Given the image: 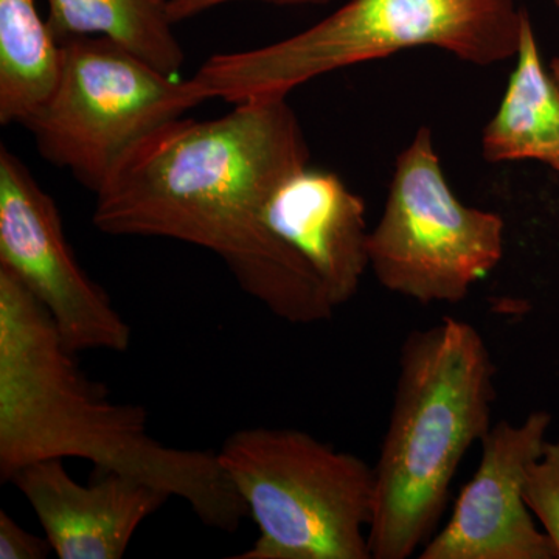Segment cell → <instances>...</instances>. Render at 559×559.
<instances>
[{"label": "cell", "instance_id": "1", "mask_svg": "<svg viewBox=\"0 0 559 559\" xmlns=\"http://www.w3.org/2000/svg\"><path fill=\"white\" fill-rule=\"evenodd\" d=\"M286 97L235 105L215 120L182 117L143 143L95 194L92 223L114 237L170 238L218 255L242 293L290 323L333 318L319 280L264 219L272 193L308 167Z\"/></svg>", "mask_w": 559, "mask_h": 559}, {"label": "cell", "instance_id": "2", "mask_svg": "<svg viewBox=\"0 0 559 559\" xmlns=\"http://www.w3.org/2000/svg\"><path fill=\"white\" fill-rule=\"evenodd\" d=\"M148 429L145 407L116 403L91 381L46 308L0 266V481L32 463L83 459L182 499L210 528L237 532L249 510L218 452L167 447Z\"/></svg>", "mask_w": 559, "mask_h": 559}, {"label": "cell", "instance_id": "3", "mask_svg": "<svg viewBox=\"0 0 559 559\" xmlns=\"http://www.w3.org/2000/svg\"><path fill=\"white\" fill-rule=\"evenodd\" d=\"M495 381L491 353L468 322L447 318L406 337L374 466L371 558L406 559L432 538L460 463L491 429Z\"/></svg>", "mask_w": 559, "mask_h": 559}, {"label": "cell", "instance_id": "4", "mask_svg": "<svg viewBox=\"0 0 559 559\" xmlns=\"http://www.w3.org/2000/svg\"><path fill=\"white\" fill-rule=\"evenodd\" d=\"M516 0H349L326 20L260 49L219 53L191 76L205 102L240 105L288 97L312 79L414 47H437L474 66L516 57Z\"/></svg>", "mask_w": 559, "mask_h": 559}, {"label": "cell", "instance_id": "5", "mask_svg": "<svg viewBox=\"0 0 559 559\" xmlns=\"http://www.w3.org/2000/svg\"><path fill=\"white\" fill-rule=\"evenodd\" d=\"M221 465L259 527L235 559H371L374 468L304 430L231 433Z\"/></svg>", "mask_w": 559, "mask_h": 559}, {"label": "cell", "instance_id": "6", "mask_svg": "<svg viewBox=\"0 0 559 559\" xmlns=\"http://www.w3.org/2000/svg\"><path fill=\"white\" fill-rule=\"evenodd\" d=\"M61 44L57 91L24 127L44 159L92 193H100L143 143L205 102L191 79L168 75L105 36Z\"/></svg>", "mask_w": 559, "mask_h": 559}, {"label": "cell", "instance_id": "7", "mask_svg": "<svg viewBox=\"0 0 559 559\" xmlns=\"http://www.w3.org/2000/svg\"><path fill=\"white\" fill-rule=\"evenodd\" d=\"M503 234L502 216L455 197L432 131L421 127L395 162L384 212L370 230V267L390 293L459 304L502 260Z\"/></svg>", "mask_w": 559, "mask_h": 559}, {"label": "cell", "instance_id": "8", "mask_svg": "<svg viewBox=\"0 0 559 559\" xmlns=\"http://www.w3.org/2000/svg\"><path fill=\"white\" fill-rule=\"evenodd\" d=\"M0 266L46 308L70 352L130 348L131 326L73 255L57 202L5 145L0 146Z\"/></svg>", "mask_w": 559, "mask_h": 559}, {"label": "cell", "instance_id": "9", "mask_svg": "<svg viewBox=\"0 0 559 559\" xmlns=\"http://www.w3.org/2000/svg\"><path fill=\"white\" fill-rule=\"evenodd\" d=\"M550 425L549 412L536 411L521 425L503 419L491 426L480 441L476 474L419 559H557L524 496L530 466L543 454Z\"/></svg>", "mask_w": 559, "mask_h": 559}, {"label": "cell", "instance_id": "10", "mask_svg": "<svg viewBox=\"0 0 559 559\" xmlns=\"http://www.w3.org/2000/svg\"><path fill=\"white\" fill-rule=\"evenodd\" d=\"M60 559H121L135 532L170 496L143 481L103 473L81 485L61 459L32 463L13 477Z\"/></svg>", "mask_w": 559, "mask_h": 559}, {"label": "cell", "instance_id": "11", "mask_svg": "<svg viewBox=\"0 0 559 559\" xmlns=\"http://www.w3.org/2000/svg\"><path fill=\"white\" fill-rule=\"evenodd\" d=\"M267 227L307 263L334 310L358 293L370 267L366 204L333 173L305 167L272 193Z\"/></svg>", "mask_w": 559, "mask_h": 559}, {"label": "cell", "instance_id": "12", "mask_svg": "<svg viewBox=\"0 0 559 559\" xmlns=\"http://www.w3.org/2000/svg\"><path fill=\"white\" fill-rule=\"evenodd\" d=\"M516 58L499 109L481 132V156L489 164L538 160L559 171V86L540 61L525 10Z\"/></svg>", "mask_w": 559, "mask_h": 559}, {"label": "cell", "instance_id": "13", "mask_svg": "<svg viewBox=\"0 0 559 559\" xmlns=\"http://www.w3.org/2000/svg\"><path fill=\"white\" fill-rule=\"evenodd\" d=\"M64 51L35 0H0V123L24 127L57 91Z\"/></svg>", "mask_w": 559, "mask_h": 559}, {"label": "cell", "instance_id": "14", "mask_svg": "<svg viewBox=\"0 0 559 559\" xmlns=\"http://www.w3.org/2000/svg\"><path fill=\"white\" fill-rule=\"evenodd\" d=\"M47 24L60 43L105 36L175 76L186 62L168 0H47Z\"/></svg>", "mask_w": 559, "mask_h": 559}, {"label": "cell", "instance_id": "15", "mask_svg": "<svg viewBox=\"0 0 559 559\" xmlns=\"http://www.w3.org/2000/svg\"><path fill=\"white\" fill-rule=\"evenodd\" d=\"M524 496L559 559V441L547 440L543 454L530 466Z\"/></svg>", "mask_w": 559, "mask_h": 559}, {"label": "cell", "instance_id": "16", "mask_svg": "<svg viewBox=\"0 0 559 559\" xmlns=\"http://www.w3.org/2000/svg\"><path fill=\"white\" fill-rule=\"evenodd\" d=\"M51 549L49 539L22 528L7 511L0 510V559H44Z\"/></svg>", "mask_w": 559, "mask_h": 559}, {"label": "cell", "instance_id": "17", "mask_svg": "<svg viewBox=\"0 0 559 559\" xmlns=\"http://www.w3.org/2000/svg\"><path fill=\"white\" fill-rule=\"evenodd\" d=\"M238 0H168V10L175 24L190 20L204 11ZM259 2L275 3V5H308V3H326L330 0H259Z\"/></svg>", "mask_w": 559, "mask_h": 559}, {"label": "cell", "instance_id": "18", "mask_svg": "<svg viewBox=\"0 0 559 559\" xmlns=\"http://www.w3.org/2000/svg\"><path fill=\"white\" fill-rule=\"evenodd\" d=\"M554 2L559 7V0H554ZM550 73L551 76H554L555 83L559 86V58H555V60L551 61Z\"/></svg>", "mask_w": 559, "mask_h": 559}]
</instances>
